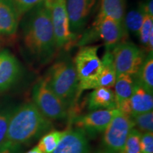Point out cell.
I'll use <instances>...</instances> for the list:
<instances>
[{
    "label": "cell",
    "instance_id": "obj_15",
    "mask_svg": "<svg viewBox=\"0 0 153 153\" xmlns=\"http://www.w3.org/2000/svg\"><path fill=\"white\" fill-rule=\"evenodd\" d=\"M88 109L97 110L117 109L116 96L111 88L97 87L89 94L87 98Z\"/></svg>",
    "mask_w": 153,
    "mask_h": 153
},
{
    "label": "cell",
    "instance_id": "obj_3",
    "mask_svg": "<svg viewBox=\"0 0 153 153\" xmlns=\"http://www.w3.org/2000/svg\"><path fill=\"white\" fill-rule=\"evenodd\" d=\"M44 79L69 110L79 94L77 74L71 57L64 55L55 61Z\"/></svg>",
    "mask_w": 153,
    "mask_h": 153
},
{
    "label": "cell",
    "instance_id": "obj_9",
    "mask_svg": "<svg viewBox=\"0 0 153 153\" xmlns=\"http://www.w3.org/2000/svg\"><path fill=\"white\" fill-rule=\"evenodd\" d=\"M134 127L131 116L118 109L104 132L102 142L105 148L121 153L128 136Z\"/></svg>",
    "mask_w": 153,
    "mask_h": 153
},
{
    "label": "cell",
    "instance_id": "obj_31",
    "mask_svg": "<svg viewBox=\"0 0 153 153\" xmlns=\"http://www.w3.org/2000/svg\"><path fill=\"white\" fill-rule=\"evenodd\" d=\"M26 153H43V152L40 150V148H38V146H36Z\"/></svg>",
    "mask_w": 153,
    "mask_h": 153
},
{
    "label": "cell",
    "instance_id": "obj_14",
    "mask_svg": "<svg viewBox=\"0 0 153 153\" xmlns=\"http://www.w3.org/2000/svg\"><path fill=\"white\" fill-rule=\"evenodd\" d=\"M87 135L81 129L68 130L65 135L52 153H89Z\"/></svg>",
    "mask_w": 153,
    "mask_h": 153
},
{
    "label": "cell",
    "instance_id": "obj_2",
    "mask_svg": "<svg viewBox=\"0 0 153 153\" xmlns=\"http://www.w3.org/2000/svg\"><path fill=\"white\" fill-rule=\"evenodd\" d=\"M52 127V121L41 114L33 103H26L13 110L6 141L26 144L48 133Z\"/></svg>",
    "mask_w": 153,
    "mask_h": 153
},
{
    "label": "cell",
    "instance_id": "obj_11",
    "mask_svg": "<svg viewBox=\"0 0 153 153\" xmlns=\"http://www.w3.org/2000/svg\"><path fill=\"white\" fill-rule=\"evenodd\" d=\"M117 109L93 111L85 116L74 119L76 128L81 129L87 135L95 136L104 133L112 118L118 111Z\"/></svg>",
    "mask_w": 153,
    "mask_h": 153
},
{
    "label": "cell",
    "instance_id": "obj_25",
    "mask_svg": "<svg viewBox=\"0 0 153 153\" xmlns=\"http://www.w3.org/2000/svg\"><path fill=\"white\" fill-rule=\"evenodd\" d=\"M152 32H153V16L145 14L137 36L139 37L140 43L146 48L148 46L149 37Z\"/></svg>",
    "mask_w": 153,
    "mask_h": 153
},
{
    "label": "cell",
    "instance_id": "obj_13",
    "mask_svg": "<svg viewBox=\"0 0 153 153\" xmlns=\"http://www.w3.org/2000/svg\"><path fill=\"white\" fill-rule=\"evenodd\" d=\"M118 109L129 115L131 117L151 111L153 109L152 94L147 91L135 79V88L131 99Z\"/></svg>",
    "mask_w": 153,
    "mask_h": 153
},
{
    "label": "cell",
    "instance_id": "obj_16",
    "mask_svg": "<svg viewBox=\"0 0 153 153\" xmlns=\"http://www.w3.org/2000/svg\"><path fill=\"white\" fill-rule=\"evenodd\" d=\"M20 20L11 0H0V35L16 34Z\"/></svg>",
    "mask_w": 153,
    "mask_h": 153
},
{
    "label": "cell",
    "instance_id": "obj_22",
    "mask_svg": "<svg viewBox=\"0 0 153 153\" xmlns=\"http://www.w3.org/2000/svg\"><path fill=\"white\" fill-rule=\"evenodd\" d=\"M145 13L140 5L137 9L130 11L124 18V26L128 32H131L134 35L138 36L139 30L142 26Z\"/></svg>",
    "mask_w": 153,
    "mask_h": 153
},
{
    "label": "cell",
    "instance_id": "obj_17",
    "mask_svg": "<svg viewBox=\"0 0 153 153\" xmlns=\"http://www.w3.org/2000/svg\"><path fill=\"white\" fill-rule=\"evenodd\" d=\"M135 85V79L129 74H120L116 77L114 94L118 108L129 101L133 94Z\"/></svg>",
    "mask_w": 153,
    "mask_h": 153
},
{
    "label": "cell",
    "instance_id": "obj_12",
    "mask_svg": "<svg viewBox=\"0 0 153 153\" xmlns=\"http://www.w3.org/2000/svg\"><path fill=\"white\" fill-rule=\"evenodd\" d=\"M21 74V66L16 57L9 51H0V94L12 87Z\"/></svg>",
    "mask_w": 153,
    "mask_h": 153
},
{
    "label": "cell",
    "instance_id": "obj_8",
    "mask_svg": "<svg viewBox=\"0 0 153 153\" xmlns=\"http://www.w3.org/2000/svg\"><path fill=\"white\" fill-rule=\"evenodd\" d=\"M51 13L57 49L70 48L76 38L70 30L65 0H44Z\"/></svg>",
    "mask_w": 153,
    "mask_h": 153
},
{
    "label": "cell",
    "instance_id": "obj_5",
    "mask_svg": "<svg viewBox=\"0 0 153 153\" xmlns=\"http://www.w3.org/2000/svg\"><path fill=\"white\" fill-rule=\"evenodd\" d=\"M127 36L128 31L124 25L110 17L98 15L92 27L84 34L78 44L84 46L99 38L103 41L106 50L112 51L117 44L125 41Z\"/></svg>",
    "mask_w": 153,
    "mask_h": 153
},
{
    "label": "cell",
    "instance_id": "obj_23",
    "mask_svg": "<svg viewBox=\"0 0 153 153\" xmlns=\"http://www.w3.org/2000/svg\"><path fill=\"white\" fill-rule=\"evenodd\" d=\"M134 126L137 130L144 133L153 132V112L152 111L132 116Z\"/></svg>",
    "mask_w": 153,
    "mask_h": 153
},
{
    "label": "cell",
    "instance_id": "obj_20",
    "mask_svg": "<svg viewBox=\"0 0 153 153\" xmlns=\"http://www.w3.org/2000/svg\"><path fill=\"white\" fill-rule=\"evenodd\" d=\"M153 52H149L135 76L136 81L148 91L153 92Z\"/></svg>",
    "mask_w": 153,
    "mask_h": 153
},
{
    "label": "cell",
    "instance_id": "obj_30",
    "mask_svg": "<svg viewBox=\"0 0 153 153\" xmlns=\"http://www.w3.org/2000/svg\"><path fill=\"white\" fill-rule=\"evenodd\" d=\"M140 7L144 11L145 14L153 16V0H149L147 3L140 4Z\"/></svg>",
    "mask_w": 153,
    "mask_h": 153
},
{
    "label": "cell",
    "instance_id": "obj_24",
    "mask_svg": "<svg viewBox=\"0 0 153 153\" xmlns=\"http://www.w3.org/2000/svg\"><path fill=\"white\" fill-rule=\"evenodd\" d=\"M141 135L140 131L133 128L128 136L121 153H141Z\"/></svg>",
    "mask_w": 153,
    "mask_h": 153
},
{
    "label": "cell",
    "instance_id": "obj_4",
    "mask_svg": "<svg viewBox=\"0 0 153 153\" xmlns=\"http://www.w3.org/2000/svg\"><path fill=\"white\" fill-rule=\"evenodd\" d=\"M99 45L82 46L76 53L73 62L75 67L79 92L99 87L102 64L98 55Z\"/></svg>",
    "mask_w": 153,
    "mask_h": 153
},
{
    "label": "cell",
    "instance_id": "obj_21",
    "mask_svg": "<svg viewBox=\"0 0 153 153\" xmlns=\"http://www.w3.org/2000/svg\"><path fill=\"white\" fill-rule=\"evenodd\" d=\"M65 131H53L45 133L41 137L38 144V147L43 153H52L55 150L60 140L65 135Z\"/></svg>",
    "mask_w": 153,
    "mask_h": 153
},
{
    "label": "cell",
    "instance_id": "obj_19",
    "mask_svg": "<svg viewBox=\"0 0 153 153\" xmlns=\"http://www.w3.org/2000/svg\"><path fill=\"white\" fill-rule=\"evenodd\" d=\"M126 0H101L99 15L108 16L124 25Z\"/></svg>",
    "mask_w": 153,
    "mask_h": 153
},
{
    "label": "cell",
    "instance_id": "obj_29",
    "mask_svg": "<svg viewBox=\"0 0 153 153\" xmlns=\"http://www.w3.org/2000/svg\"><path fill=\"white\" fill-rule=\"evenodd\" d=\"M21 145L5 141L0 145V153H20Z\"/></svg>",
    "mask_w": 153,
    "mask_h": 153
},
{
    "label": "cell",
    "instance_id": "obj_26",
    "mask_svg": "<svg viewBox=\"0 0 153 153\" xmlns=\"http://www.w3.org/2000/svg\"><path fill=\"white\" fill-rule=\"evenodd\" d=\"M13 110L11 108L0 110V145L6 141L9 120Z\"/></svg>",
    "mask_w": 153,
    "mask_h": 153
},
{
    "label": "cell",
    "instance_id": "obj_6",
    "mask_svg": "<svg viewBox=\"0 0 153 153\" xmlns=\"http://www.w3.org/2000/svg\"><path fill=\"white\" fill-rule=\"evenodd\" d=\"M33 104L50 120H64L68 116V109L50 89L44 78L36 82L32 91Z\"/></svg>",
    "mask_w": 153,
    "mask_h": 153
},
{
    "label": "cell",
    "instance_id": "obj_28",
    "mask_svg": "<svg viewBox=\"0 0 153 153\" xmlns=\"http://www.w3.org/2000/svg\"><path fill=\"white\" fill-rule=\"evenodd\" d=\"M141 153H153V134L144 133L140 138Z\"/></svg>",
    "mask_w": 153,
    "mask_h": 153
},
{
    "label": "cell",
    "instance_id": "obj_7",
    "mask_svg": "<svg viewBox=\"0 0 153 153\" xmlns=\"http://www.w3.org/2000/svg\"><path fill=\"white\" fill-rule=\"evenodd\" d=\"M116 77L120 74L135 76L145 59L143 51L130 41H122L111 51Z\"/></svg>",
    "mask_w": 153,
    "mask_h": 153
},
{
    "label": "cell",
    "instance_id": "obj_18",
    "mask_svg": "<svg viewBox=\"0 0 153 153\" xmlns=\"http://www.w3.org/2000/svg\"><path fill=\"white\" fill-rule=\"evenodd\" d=\"M101 60L102 70L99 79V87H114L116 80V73L111 51L106 50Z\"/></svg>",
    "mask_w": 153,
    "mask_h": 153
},
{
    "label": "cell",
    "instance_id": "obj_10",
    "mask_svg": "<svg viewBox=\"0 0 153 153\" xmlns=\"http://www.w3.org/2000/svg\"><path fill=\"white\" fill-rule=\"evenodd\" d=\"M70 30L76 38L81 34L97 0H65Z\"/></svg>",
    "mask_w": 153,
    "mask_h": 153
},
{
    "label": "cell",
    "instance_id": "obj_1",
    "mask_svg": "<svg viewBox=\"0 0 153 153\" xmlns=\"http://www.w3.org/2000/svg\"><path fill=\"white\" fill-rule=\"evenodd\" d=\"M26 14L22 26L24 45L36 60L45 64L58 51L49 8L43 0Z\"/></svg>",
    "mask_w": 153,
    "mask_h": 153
},
{
    "label": "cell",
    "instance_id": "obj_27",
    "mask_svg": "<svg viewBox=\"0 0 153 153\" xmlns=\"http://www.w3.org/2000/svg\"><path fill=\"white\" fill-rule=\"evenodd\" d=\"M43 1V0H11L19 18L22 17L30 9H33Z\"/></svg>",
    "mask_w": 153,
    "mask_h": 153
},
{
    "label": "cell",
    "instance_id": "obj_32",
    "mask_svg": "<svg viewBox=\"0 0 153 153\" xmlns=\"http://www.w3.org/2000/svg\"><path fill=\"white\" fill-rule=\"evenodd\" d=\"M97 153H118V152H114V151H111V150H107V149H104V150H99L97 152Z\"/></svg>",
    "mask_w": 153,
    "mask_h": 153
}]
</instances>
